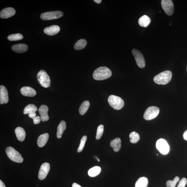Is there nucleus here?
Wrapping results in <instances>:
<instances>
[{
	"instance_id": "a211bd4d",
	"label": "nucleus",
	"mask_w": 187,
	"mask_h": 187,
	"mask_svg": "<svg viewBox=\"0 0 187 187\" xmlns=\"http://www.w3.org/2000/svg\"><path fill=\"white\" fill-rule=\"evenodd\" d=\"M49 138V135L46 133L41 135L37 139V144L40 147H43L46 145Z\"/></svg>"
},
{
	"instance_id": "aec40b11",
	"label": "nucleus",
	"mask_w": 187,
	"mask_h": 187,
	"mask_svg": "<svg viewBox=\"0 0 187 187\" xmlns=\"http://www.w3.org/2000/svg\"><path fill=\"white\" fill-rule=\"evenodd\" d=\"M121 141L120 138H116L111 141L110 146L115 152L119 151L121 148Z\"/></svg>"
},
{
	"instance_id": "f8f14e48",
	"label": "nucleus",
	"mask_w": 187,
	"mask_h": 187,
	"mask_svg": "<svg viewBox=\"0 0 187 187\" xmlns=\"http://www.w3.org/2000/svg\"><path fill=\"white\" fill-rule=\"evenodd\" d=\"M15 13V9L9 7L2 10L0 12V17L3 19L8 18L14 16Z\"/></svg>"
},
{
	"instance_id": "39448f33",
	"label": "nucleus",
	"mask_w": 187,
	"mask_h": 187,
	"mask_svg": "<svg viewBox=\"0 0 187 187\" xmlns=\"http://www.w3.org/2000/svg\"><path fill=\"white\" fill-rule=\"evenodd\" d=\"M108 101L110 105L116 110L121 109L124 105V102L119 97L111 95L108 97Z\"/></svg>"
},
{
	"instance_id": "c756f323",
	"label": "nucleus",
	"mask_w": 187,
	"mask_h": 187,
	"mask_svg": "<svg viewBox=\"0 0 187 187\" xmlns=\"http://www.w3.org/2000/svg\"><path fill=\"white\" fill-rule=\"evenodd\" d=\"M104 131V127L103 125L101 124L99 125L97 129L96 138L97 140L100 139L102 137Z\"/></svg>"
},
{
	"instance_id": "a878e982",
	"label": "nucleus",
	"mask_w": 187,
	"mask_h": 187,
	"mask_svg": "<svg viewBox=\"0 0 187 187\" xmlns=\"http://www.w3.org/2000/svg\"><path fill=\"white\" fill-rule=\"evenodd\" d=\"M101 170L100 167L95 166L90 169L88 171L89 176L91 177H95L100 173Z\"/></svg>"
},
{
	"instance_id": "20e7f679",
	"label": "nucleus",
	"mask_w": 187,
	"mask_h": 187,
	"mask_svg": "<svg viewBox=\"0 0 187 187\" xmlns=\"http://www.w3.org/2000/svg\"><path fill=\"white\" fill-rule=\"evenodd\" d=\"M37 77L38 81L42 87L47 88L50 86V79L45 71H40L37 73Z\"/></svg>"
},
{
	"instance_id": "e433bc0d",
	"label": "nucleus",
	"mask_w": 187,
	"mask_h": 187,
	"mask_svg": "<svg viewBox=\"0 0 187 187\" xmlns=\"http://www.w3.org/2000/svg\"><path fill=\"white\" fill-rule=\"evenodd\" d=\"M72 187H82L80 186L79 184H78L76 183H74L72 185Z\"/></svg>"
},
{
	"instance_id": "412c9836",
	"label": "nucleus",
	"mask_w": 187,
	"mask_h": 187,
	"mask_svg": "<svg viewBox=\"0 0 187 187\" xmlns=\"http://www.w3.org/2000/svg\"><path fill=\"white\" fill-rule=\"evenodd\" d=\"M66 128V123L64 121H62L60 124H59L57 131L56 137L58 139H60L62 137L63 132L65 131Z\"/></svg>"
},
{
	"instance_id": "9b49d317",
	"label": "nucleus",
	"mask_w": 187,
	"mask_h": 187,
	"mask_svg": "<svg viewBox=\"0 0 187 187\" xmlns=\"http://www.w3.org/2000/svg\"><path fill=\"white\" fill-rule=\"evenodd\" d=\"M50 169V165L49 163H45L43 164L40 168L39 172L38 177L40 180L46 178Z\"/></svg>"
},
{
	"instance_id": "ddd939ff",
	"label": "nucleus",
	"mask_w": 187,
	"mask_h": 187,
	"mask_svg": "<svg viewBox=\"0 0 187 187\" xmlns=\"http://www.w3.org/2000/svg\"><path fill=\"white\" fill-rule=\"evenodd\" d=\"M8 101V91L5 87L1 85L0 86V103L1 105L6 104Z\"/></svg>"
},
{
	"instance_id": "72a5a7b5",
	"label": "nucleus",
	"mask_w": 187,
	"mask_h": 187,
	"mask_svg": "<svg viewBox=\"0 0 187 187\" xmlns=\"http://www.w3.org/2000/svg\"><path fill=\"white\" fill-rule=\"evenodd\" d=\"M33 119V121H34V124H39V123L41 122V118H40L38 116H36L33 118L32 119Z\"/></svg>"
},
{
	"instance_id": "2f4dec72",
	"label": "nucleus",
	"mask_w": 187,
	"mask_h": 187,
	"mask_svg": "<svg viewBox=\"0 0 187 187\" xmlns=\"http://www.w3.org/2000/svg\"><path fill=\"white\" fill-rule=\"evenodd\" d=\"M179 178L176 176L173 180H169L166 182V185L167 187H175L176 185L179 181Z\"/></svg>"
},
{
	"instance_id": "f3484780",
	"label": "nucleus",
	"mask_w": 187,
	"mask_h": 187,
	"mask_svg": "<svg viewBox=\"0 0 187 187\" xmlns=\"http://www.w3.org/2000/svg\"><path fill=\"white\" fill-rule=\"evenodd\" d=\"M28 46L24 44H18L14 45L12 47V50L18 53H23L27 50Z\"/></svg>"
},
{
	"instance_id": "0eeeda50",
	"label": "nucleus",
	"mask_w": 187,
	"mask_h": 187,
	"mask_svg": "<svg viewBox=\"0 0 187 187\" xmlns=\"http://www.w3.org/2000/svg\"><path fill=\"white\" fill-rule=\"evenodd\" d=\"M160 112V109L156 106L149 107L146 110L143 115L144 119L150 120L157 117Z\"/></svg>"
},
{
	"instance_id": "b1692460",
	"label": "nucleus",
	"mask_w": 187,
	"mask_h": 187,
	"mask_svg": "<svg viewBox=\"0 0 187 187\" xmlns=\"http://www.w3.org/2000/svg\"><path fill=\"white\" fill-rule=\"evenodd\" d=\"M87 42L86 40L82 39L76 42L74 46L76 50H79L84 49L87 45Z\"/></svg>"
},
{
	"instance_id": "7c9ffc66",
	"label": "nucleus",
	"mask_w": 187,
	"mask_h": 187,
	"mask_svg": "<svg viewBox=\"0 0 187 187\" xmlns=\"http://www.w3.org/2000/svg\"><path fill=\"white\" fill-rule=\"evenodd\" d=\"M87 139V137L86 136H84L82 137L81 141H80L79 148L77 150L78 153L81 152L83 150Z\"/></svg>"
},
{
	"instance_id": "2eb2a0df",
	"label": "nucleus",
	"mask_w": 187,
	"mask_h": 187,
	"mask_svg": "<svg viewBox=\"0 0 187 187\" xmlns=\"http://www.w3.org/2000/svg\"><path fill=\"white\" fill-rule=\"evenodd\" d=\"M20 92L23 95L30 97L34 96L37 94L34 89L28 86L22 87L21 89Z\"/></svg>"
},
{
	"instance_id": "f257e3e1",
	"label": "nucleus",
	"mask_w": 187,
	"mask_h": 187,
	"mask_svg": "<svg viewBox=\"0 0 187 187\" xmlns=\"http://www.w3.org/2000/svg\"><path fill=\"white\" fill-rule=\"evenodd\" d=\"M112 74L110 69L106 67H101L94 71L93 76L95 79L101 80L108 79L111 76Z\"/></svg>"
},
{
	"instance_id": "393cba45",
	"label": "nucleus",
	"mask_w": 187,
	"mask_h": 187,
	"mask_svg": "<svg viewBox=\"0 0 187 187\" xmlns=\"http://www.w3.org/2000/svg\"><path fill=\"white\" fill-rule=\"evenodd\" d=\"M90 106V103L89 101H85L83 102L79 108V112L80 115H83L87 112Z\"/></svg>"
},
{
	"instance_id": "4468645a",
	"label": "nucleus",
	"mask_w": 187,
	"mask_h": 187,
	"mask_svg": "<svg viewBox=\"0 0 187 187\" xmlns=\"http://www.w3.org/2000/svg\"><path fill=\"white\" fill-rule=\"evenodd\" d=\"M48 111L49 108L46 105H42L39 108V112L40 118L43 122L48 121L49 120V117L48 114Z\"/></svg>"
},
{
	"instance_id": "6e6552de",
	"label": "nucleus",
	"mask_w": 187,
	"mask_h": 187,
	"mask_svg": "<svg viewBox=\"0 0 187 187\" xmlns=\"http://www.w3.org/2000/svg\"><path fill=\"white\" fill-rule=\"evenodd\" d=\"M156 148L163 155H166L169 151V144L165 140L160 139L156 142Z\"/></svg>"
},
{
	"instance_id": "c9c22d12",
	"label": "nucleus",
	"mask_w": 187,
	"mask_h": 187,
	"mask_svg": "<svg viewBox=\"0 0 187 187\" xmlns=\"http://www.w3.org/2000/svg\"><path fill=\"white\" fill-rule=\"evenodd\" d=\"M183 137L184 140H185L187 141V130L184 132V133L183 134Z\"/></svg>"
},
{
	"instance_id": "ea45409f",
	"label": "nucleus",
	"mask_w": 187,
	"mask_h": 187,
	"mask_svg": "<svg viewBox=\"0 0 187 187\" xmlns=\"http://www.w3.org/2000/svg\"><path fill=\"white\" fill-rule=\"evenodd\" d=\"M157 156H158V154H157Z\"/></svg>"
},
{
	"instance_id": "5701e85b",
	"label": "nucleus",
	"mask_w": 187,
	"mask_h": 187,
	"mask_svg": "<svg viewBox=\"0 0 187 187\" xmlns=\"http://www.w3.org/2000/svg\"><path fill=\"white\" fill-rule=\"evenodd\" d=\"M148 184V180L145 177H140L136 182L135 187H147Z\"/></svg>"
},
{
	"instance_id": "a19ab883",
	"label": "nucleus",
	"mask_w": 187,
	"mask_h": 187,
	"mask_svg": "<svg viewBox=\"0 0 187 187\" xmlns=\"http://www.w3.org/2000/svg\"></svg>"
},
{
	"instance_id": "4be33fe9",
	"label": "nucleus",
	"mask_w": 187,
	"mask_h": 187,
	"mask_svg": "<svg viewBox=\"0 0 187 187\" xmlns=\"http://www.w3.org/2000/svg\"><path fill=\"white\" fill-rule=\"evenodd\" d=\"M150 19L148 16L143 15L139 19L138 23L142 27H147L150 22Z\"/></svg>"
},
{
	"instance_id": "58836bf2",
	"label": "nucleus",
	"mask_w": 187,
	"mask_h": 187,
	"mask_svg": "<svg viewBox=\"0 0 187 187\" xmlns=\"http://www.w3.org/2000/svg\"><path fill=\"white\" fill-rule=\"evenodd\" d=\"M94 1L97 4H100L102 2L101 0H94Z\"/></svg>"
},
{
	"instance_id": "c85d7f7f",
	"label": "nucleus",
	"mask_w": 187,
	"mask_h": 187,
	"mask_svg": "<svg viewBox=\"0 0 187 187\" xmlns=\"http://www.w3.org/2000/svg\"><path fill=\"white\" fill-rule=\"evenodd\" d=\"M8 38L10 41H16L22 40L23 36L22 34H12L9 35Z\"/></svg>"
},
{
	"instance_id": "cd10ccee",
	"label": "nucleus",
	"mask_w": 187,
	"mask_h": 187,
	"mask_svg": "<svg viewBox=\"0 0 187 187\" xmlns=\"http://www.w3.org/2000/svg\"><path fill=\"white\" fill-rule=\"evenodd\" d=\"M130 141L133 143H137L140 140V136L138 133L136 132H132L130 134Z\"/></svg>"
},
{
	"instance_id": "4c0bfd02",
	"label": "nucleus",
	"mask_w": 187,
	"mask_h": 187,
	"mask_svg": "<svg viewBox=\"0 0 187 187\" xmlns=\"http://www.w3.org/2000/svg\"><path fill=\"white\" fill-rule=\"evenodd\" d=\"M0 187H6L5 185L3 183L1 180H0Z\"/></svg>"
},
{
	"instance_id": "473e14b6",
	"label": "nucleus",
	"mask_w": 187,
	"mask_h": 187,
	"mask_svg": "<svg viewBox=\"0 0 187 187\" xmlns=\"http://www.w3.org/2000/svg\"><path fill=\"white\" fill-rule=\"evenodd\" d=\"M187 183V179L185 177L182 178L179 181L177 187H185Z\"/></svg>"
},
{
	"instance_id": "6ab92c4d",
	"label": "nucleus",
	"mask_w": 187,
	"mask_h": 187,
	"mask_svg": "<svg viewBox=\"0 0 187 187\" xmlns=\"http://www.w3.org/2000/svg\"><path fill=\"white\" fill-rule=\"evenodd\" d=\"M16 137L20 141H23L25 138L26 134L24 130L22 127H18L15 129Z\"/></svg>"
},
{
	"instance_id": "7ed1b4c3",
	"label": "nucleus",
	"mask_w": 187,
	"mask_h": 187,
	"mask_svg": "<svg viewBox=\"0 0 187 187\" xmlns=\"http://www.w3.org/2000/svg\"><path fill=\"white\" fill-rule=\"evenodd\" d=\"M6 152L9 159L13 161L18 163L23 162V159L22 156L13 148L11 147H7Z\"/></svg>"
},
{
	"instance_id": "f03ea898",
	"label": "nucleus",
	"mask_w": 187,
	"mask_h": 187,
	"mask_svg": "<svg viewBox=\"0 0 187 187\" xmlns=\"http://www.w3.org/2000/svg\"><path fill=\"white\" fill-rule=\"evenodd\" d=\"M172 76V73L170 71H165L156 76L153 78V80L156 84L165 85L171 80Z\"/></svg>"
},
{
	"instance_id": "9d476101",
	"label": "nucleus",
	"mask_w": 187,
	"mask_h": 187,
	"mask_svg": "<svg viewBox=\"0 0 187 187\" xmlns=\"http://www.w3.org/2000/svg\"><path fill=\"white\" fill-rule=\"evenodd\" d=\"M161 5L163 10L167 15L170 16L173 14L174 6L173 2L171 0H162Z\"/></svg>"
},
{
	"instance_id": "f704fd0d",
	"label": "nucleus",
	"mask_w": 187,
	"mask_h": 187,
	"mask_svg": "<svg viewBox=\"0 0 187 187\" xmlns=\"http://www.w3.org/2000/svg\"><path fill=\"white\" fill-rule=\"evenodd\" d=\"M28 116L30 118L33 119V118L36 116V114L35 112L30 113L28 114Z\"/></svg>"
},
{
	"instance_id": "dca6fc26",
	"label": "nucleus",
	"mask_w": 187,
	"mask_h": 187,
	"mask_svg": "<svg viewBox=\"0 0 187 187\" xmlns=\"http://www.w3.org/2000/svg\"><path fill=\"white\" fill-rule=\"evenodd\" d=\"M60 30V27L58 26L53 25L45 28L44 32L47 35L53 36L58 34Z\"/></svg>"
},
{
	"instance_id": "1a4fd4ad",
	"label": "nucleus",
	"mask_w": 187,
	"mask_h": 187,
	"mask_svg": "<svg viewBox=\"0 0 187 187\" xmlns=\"http://www.w3.org/2000/svg\"><path fill=\"white\" fill-rule=\"evenodd\" d=\"M132 53L138 67L141 68L145 67L146 65L145 61L141 52L136 49H133L132 51Z\"/></svg>"
},
{
	"instance_id": "bb28decb",
	"label": "nucleus",
	"mask_w": 187,
	"mask_h": 187,
	"mask_svg": "<svg viewBox=\"0 0 187 187\" xmlns=\"http://www.w3.org/2000/svg\"><path fill=\"white\" fill-rule=\"evenodd\" d=\"M37 111V108L36 106L33 104H29L25 108L23 113L25 114H29L30 113L35 112Z\"/></svg>"
},
{
	"instance_id": "423d86ee",
	"label": "nucleus",
	"mask_w": 187,
	"mask_h": 187,
	"mask_svg": "<svg viewBox=\"0 0 187 187\" xmlns=\"http://www.w3.org/2000/svg\"><path fill=\"white\" fill-rule=\"evenodd\" d=\"M63 13L60 11H54L43 13L40 15V18L44 20H50L58 19L63 17Z\"/></svg>"
}]
</instances>
